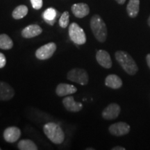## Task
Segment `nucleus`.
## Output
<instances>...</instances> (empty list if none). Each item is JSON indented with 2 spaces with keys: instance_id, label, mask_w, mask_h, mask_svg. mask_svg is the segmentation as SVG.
<instances>
[{
  "instance_id": "nucleus-7",
  "label": "nucleus",
  "mask_w": 150,
  "mask_h": 150,
  "mask_svg": "<svg viewBox=\"0 0 150 150\" xmlns=\"http://www.w3.org/2000/svg\"><path fill=\"white\" fill-rule=\"evenodd\" d=\"M110 134L115 136H122L128 134L130 131V126L124 122L112 124L108 128Z\"/></svg>"
},
{
  "instance_id": "nucleus-15",
  "label": "nucleus",
  "mask_w": 150,
  "mask_h": 150,
  "mask_svg": "<svg viewBox=\"0 0 150 150\" xmlns=\"http://www.w3.org/2000/svg\"><path fill=\"white\" fill-rule=\"evenodd\" d=\"M42 29L38 24H30L22 31L21 35L24 38H31L41 34Z\"/></svg>"
},
{
  "instance_id": "nucleus-17",
  "label": "nucleus",
  "mask_w": 150,
  "mask_h": 150,
  "mask_svg": "<svg viewBox=\"0 0 150 150\" xmlns=\"http://www.w3.org/2000/svg\"><path fill=\"white\" fill-rule=\"evenodd\" d=\"M140 10V0H129L127 6V12L131 18H135L138 16Z\"/></svg>"
},
{
  "instance_id": "nucleus-23",
  "label": "nucleus",
  "mask_w": 150,
  "mask_h": 150,
  "mask_svg": "<svg viewBox=\"0 0 150 150\" xmlns=\"http://www.w3.org/2000/svg\"><path fill=\"white\" fill-rule=\"evenodd\" d=\"M30 1H31L32 7L35 10H39L42 7V0H30Z\"/></svg>"
},
{
  "instance_id": "nucleus-24",
  "label": "nucleus",
  "mask_w": 150,
  "mask_h": 150,
  "mask_svg": "<svg viewBox=\"0 0 150 150\" xmlns=\"http://www.w3.org/2000/svg\"><path fill=\"white\" fill-rule=\"evenodd\" d=\"M6 64V59L4 54L0 52V69L3 68L5 67Z\"/></svg>"
},
{
  "instance_id": "nucleus-13",
  "label": "nucleus",
  "mask_w": 150,
  "mask_h": 150,
  "mask_svg": "<svg viewBox=\"0 0 150 150\" xmlns=\"http://www.w3.org/2000/svg\"><path fill=\"white\" fill-rule=\"evenodd\" d=\"M77 91L76 86L68 83H61L56 86V93L59 97H65L74 94Z\"/></svg>"
},
{
  "instance_id": "nucleus-10",
  "label": "nucleus",
  "mask_w": 150,
  "mask_h": 150,
  "mask_svg": "<svg viewBox=\"0 0 150 150\" xmlns=\"http://www.w3.org/2000/svg\"><path fill=\"white\" fill-rule=\"evenodd\" d=\"M96 60L101 66L106 69H110L112 67V63L110 54L105 50H100L96 54Z\"/></svg>"
},
{
  "instance_id": "nucleus-2",
  "label": "nucleus",
  "mask_w": 150,
  "mask_h": 150,
  "mask_svg": "<svg viewBox=\"0 0 150 150\" xmlns=\"http://www.w3.org/2000/svg\"><path fill=\"white\" fill-rule=\"evenodd\" d=\"M115 57L124 70L129 75H135L138 72V67L136 61L129 54L124 51L115 52Z\"/></svg>"
},
{
  "instance_id": "nucleus-4",
  "label": "nucleus",
  "mask_w": 150,
  "mask_h": 150,
  "mask_svg": "<svg viewBox=\"0 0 150 150\" xmlns=\"http://www.w3.org/2000/svg\"><path fill=\"white\" fill-rule=\"evenodd\" d=\"M69 36L71 40L75 44L81 45L86 42V35L83 29L78 24L72 22L69 26Z\"/></svg>"
},
{
  "instance_id": "nucleus-28",
  "label": "nucleus",
  "mask_w": 150,
  "mask_h": 150,
  "mask_svg": "<svg viewBox=\"0 0 150 150\" xmlns=\"http://www.w3.org/2000/svg\"><path fill=\"white\" fill-rule=\"evenodd\" d=\"M147 24H148V25H149V27H150V16H149V18H148V20H147Z\"/></svg>"
},
{
  "instance_id": "nucleus-25",
  "label": "nucleus",
  "mask_w": 150,
  "mask_h": 150,
  "mask_svg": "<svg viewBox=\"0 0 150 150\" xmlns=\"http://www.w3.org/2000/svg\"><path fill=\"white\" fill-rule=\"evenodd\" d=\"M146 61H147V64L148 65V67H149L150 69V54H148L147 56H146Z\"/></svg>"
},
{
  "instance_id": "nucleus-26",
  "label": "nucleus",
  "mask_w": 150,
  "mask_h": 150,
  "mask_svg": "<svg viewBox=\"0 0 150 150\" xmlns=\"http://www.w3.org/2000/svg\"><path fill=\"white\" fill-rule=\"evenodd\" d=\"M111 149L112 150H125L126 149H125V147H121V146H116V147L112 148Z\"/></svg>"
},
{
  "instance_id": "nucleus-3",
  "label": "nucleus",
  "mask_w": 150,
  "mask_h": 150,
  "mask_svg": "<svg viewBox=\"0 0 150 150\" xmlns=\"http://www.w3.org/2000/svg\"><path fill=\"white\" fill-rule=\"evenodd\" d=\"M45 134L51 141L56 145L63 143L65 140V134L61 127L54 122H48L43 127Z\"/></svg>"
},
{
  "instance_id": "nucleus-22",
  "label": "nucleus",
  "mask_w": 150,
  "mask_h": 150,
  "mask_svg": "<svg viewBox=\"0 0 150 150\" xmlns=\"http://www.w3.org/2000/svg\"><path fill=\"white\" fill-rule=\"evenodd\" d=\"M69 22H70V14L68 11H65L60 17L59 21V26L63 29H65L69 25Z\"/></svg>"
},
{
  "instance_id": "nucleus-1",
  "label": "nucleus",
  "mask_w": 150,
  "mask_h": 150,
  "mask_svg": "<svg viewBox=\"0 0 150 150\" xmlns=\"http://www.w3.org/2000/svg\"><path fill=\"white\" fill-rule=\"evenodd\" d=\"M91 29L94 36L99 42H104L107 38V27L103 19L99 15H95L91 18Z\"/></svg>"
},
{
  "instance_id": "nucleus-29",
  "label": "nucleus",
  "mask_w": 150,
  "mask_h": 150,
  "mask_svg": "<svg viewBox=\"0 0 150 150\" xmlns=\"http://www.w3.org/2000/svg\"><path fill=\"white\" fill-rule=\"evenodd\" d=\"M95 149H93V148H87L86 150H94Z\"/></svg>"
},
{
  "instance_id": "nucleus-8",
  "label": "nucleus",
  "mask_w": 150,
  "mask_h": 150,
  "mask_svg": "<svg viewBox=\"0 0 150 150\" xmlns=\"http://www.w3.org/2000/svg\"><path fill=\"white\" fill-rule=\"evenodd\" d=\"M121 111V108L116 103H112L108 105L102 111V115L104 120H112L116 119Z\"/></svg>"
},
{
  "instance_id": "nucleus-14",
  "label": "nucleus",
  "mask_w": 150,
  "mask_h": 150,
  "mask_svg": "<svg viewBox=\"0 0 150 150\" xmlns=\"http://www.w3.org/2000/svg\"><path fill=\"white\" fill-rule=\"evenodd\" d=\"M71 10L74 16L78 18H83L87 16L90 13L88 5L85 3L74 4L71 7Z\"/></svg>"
},
{
  "instance_id": "nucleus-27",
  "label": "nucleus",
  "mask_w": 150,
  "mask_h": 150,
  "mask_svg": "<svg viewBox=\"0 0 150 150\" xmlns=\"http://www.w3.org/2000/svg\"><path fill=\"white\" fill-rule=\"evenodd\" d=\"M115 1H117V3L119 4L122 5V4H125V2H126L127 0H115Z\"/></svg>"
},
{
  "instance_id": "nucleus-20",
  "label": "nucleus",
  "mask_w": 150,
  "mask_h": 150,
  "mask_svg": "<svg viewBox=\"0 0 150 150\" xmlns=\"http://www.w3.org/2000/svg\"><path fill=\"white\" fill-rule=\"evenodd\" d=\"M28 8L25 5H20L14 9L12 13V16L15 20H20L27 16Z\"/></svg>"
},
{
  "instance_id": "nucleus-12",
  "label": "nucleus",
  "mask_w": 150,
  "mask_h": 150,
  "mask_svg": "<svg viewBox=\"0 0 150 150\" xmlns=\"http://www.w3.org/2000/svg\"><path fill=\"white\" fill-rule=\"evenodd\" d=\"M63 104L65 109L70 112H76L80 111L83 108V104L81 102H75L74 97L68 96L63 99Z\"/></svg>"
},
{
  "instance_id": "nucleus-6",
  "label": "nucleus",
  "mask_w": 150,
  "mask_h": 150,
  "mask_svg": "<svg viewBox=\"0 0 150 150\" xmlns=\"http://www.w3.org/2000/svg\"><path fill=\"white\" fill-rule=\"evenodd\" d=\"M56 45L54 42H49L41 46L35 51V56L39 60H47L54 55L56 52Z\"/></svg>"
},
{
  "instance_id": "nucleus-30",
  "label": "nucleus",
  "mask_w": 150,
  "mask_h": 150,
  "mask_svg": "<svg viewBox=\"0 0 150 150\" xmlns=\"http://www.w3.org/2000/svg\"><path fill=\"white\" fill-rule=\"evenodd\" d=\"M0 150H1V148H0Z\"/></svg>"
},
{
  "instance_id": "nucleus-21",
  "label": "nucleus",
  "mask_w": 150,
  "mask_h": 150,
  "mask_svg": "<svg viewBox=\"0 0 150 150\" xmlns=\"http://www.w3.org/2000/svg\"><path fill=\"white\" fill-rule=\"evenodd\" d=\"M18 148L20 150H38L37 145L32 140L29 139L22 140L18 142Z\"/></svg>"
},
{
  "instance_id": "nucleus-5",
  "label": "nucleus",
  "mask_w": 150,
  "mask_h": 150,
  "mask_svg": "<svg viewBox=\"0 0 150 150\" xmlns=\"http://www.w3.org/2000/svg\"><path fill=\"white\" fill-rule=\"evenodd\" d=\"M67 79L71 81L86 86L88 83L89 76L86 70L82 68H74L70 70L67 74Z\"/></svg>"
},
{
  "instance_id": "nucleus-18",
  "label": "nucleus",
  "mask_w": 150,
  "mask_h": 150,
  "mask_svg": "<svg viewBox=\"0 0 150 150\" xmlns=\"http://www.w3.org/2000/svg\"><path fill=\"white\" fill-rule=\"evenodd\" d=\"M58 16V12L55 8H48L44 11L42 17L44 20L50 25L53 26L56 21Z\"/></svg>"
},
{
  "instance_id": "nucleus-11",
  "label": "nucleus",
  "mask_w": 150,
  "mask_h": 150,
  "mask_svg": "<svg viewBox=\"0 0 150 150\" xmlns=\"http://www.w3.org/2000/svg\"><path fill=\"white\" fill-rule=\"evenodd\" d=\"M15 91L12 86L4 81H0V101H8L14 97Z\"/></svg>"
},
{
  "instance_id": "nucleus-9",
  "label": "nucleus",
  "mask_w": 150,
  "mask_h": 150,
  "mask_svg": "<svg viewBox=\"0 0 150 150\" xmlns=\"http://www.w3.org/2000/svg\"><path fill=\"white\" fill-rule=\"evenodd\" d=\"M4 138L7 142H15L18 141L21 136V131L18 127H10L4 131Z\"/></svg>"
},
{
  "instance_id": "nucleus-16",
  "label": "nucleus",
  "mask_w": 150,
  "mask_h": 150,
  "mask_svg": "<svg viewBox=\"0 0 150 150\" xmlns=\"http://www.w3.org/2000/svg\"><path fill=\"white\" fill-rule=\"evenodd\" d=\"M105 85L112 89H119L122 86V81L116 74H109L105 79Z\"/></svg>"
},
{
  "instance_id": "nucleus-19",
  "label": "nucleus",
  "mask_w": 150,
  "mask_h": 150,
  "mask_svg": "<svg viewBox=\"0 0 150 150\" xmlns=\"http://www.w3.org/2000/svg\"><path fill=\"white\" fill-rule=\"evenodd\" d=\"M13 47V42L8 35L4 33L0 35V49L8 50L12 49Z\"/></svg>"
}]
</instances>
